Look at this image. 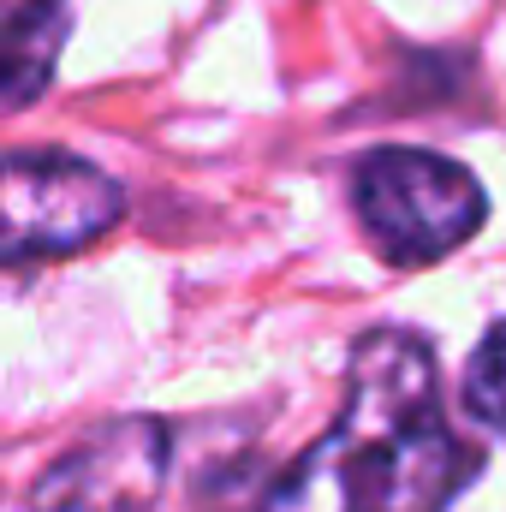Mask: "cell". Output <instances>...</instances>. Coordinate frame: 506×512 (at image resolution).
<instances>
[{"instance_id":"3","label":"cell","mask_w":506,"mask_h":512,"mask_svg":"<svg viewBox=\"0 0 506 512\" xmlns=\"http://www.w3.org/2000/svg\"><path fill=\"white\" fill-rule=\"evenodd\" d=\"M120 209V185L84 155H0V268L84 251Z\"/></svg>"},{"instance_id":"1","label":"cell","mask_w":506,"mask_h":512,"mask_svg":"<svg viewBox=\"0 0 506 512\" xmlns=\"http://www.w3.org/2000/svg\"><path fill=\"white\" fill-rule=\"evenodd\" d=\"M483 471L441 411L435 352L411 328H370L352 346L346 405L316 435L262 512H447Z\"/></svg>"},{"instance_id":"6","label":"cell","mask_w":506,"mask_h":512,"mask_svg":"<svg viewBox=\"0 0 506 512\" xmlns=\"http://www.w3.org/2000/svg\"><path fill=\"white\" fill-rule=\"evenodd\" d=\"M465 411L506 441V322H495V328L483 334V346L471 352V370H465Z\"/></svg>"},{"instance_id":"5","label":"cell","mask_w":506,"mask_h":512,"mask_svg":"<svg viewBox=\"0 0 506 512\" xmlns=\"http://www.w3.org/2000/svg\"><path fill=\"white\" fill-rule=\"evenodd\" d=\"M66 24V0H0V114L48 90Z\"/></svg>"},{"instance_id":"2","label":"cell","mask_w":506,"mask_h":512,"mask_svg":"<svg viewBox=\"0 0 506 512\" xmlns=\"http://www.w3.org/2000/svg\"><path fill=\"white\" fill-rule=\"evenodd\" d=\"M352 209L370 233L381 262L393 268H429L453 256L483 221H489V191L483 179L441 155V149H370L352 179Z\"/></svg>"},{"instance_id":"4","label":"cell","mask_w":506,"mask_h":512,"mask_svg":"<svg viewBox=\"0 0 506 512\" xmlns=\"http://www.w3.org/2000/svg\"><path fill=\"white\" fill-rule=\"evenodd\" d=\"M167 477V429L155 417H126L78 441L54 459L36 489L30 512H149Z\"/></svg>"}]
</instances>
